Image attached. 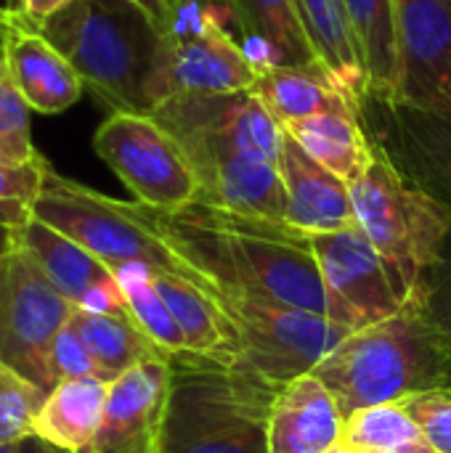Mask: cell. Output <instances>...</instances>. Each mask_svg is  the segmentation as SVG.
<instances>
[{
	"label": "cell",
	"instance_id": "obj_1",
	"mask_svg": "<svg viewBox=\"0 0 451 453\" xmlns=\"http://www.w3.org/2000/svg\"><path fill=\"white\" fill-rule=\"evenodd\" d=\"M138 207L165 244L207 281L330 319L308 234L202 202L175 212Z\"/></svg>",
	"mask_w": 451,
	"mask_h": 453
},
{
	"label": "cell",
	"instance_id": "obj_2",
	"mask_svg": "<svg viewBox=\"0 0 451 453\" xmlns=\"http://www.w3.org/2000/svg\"><path fill=\"white\" fill-rule=\"evenodd\" d=\"M311 374L332 393L343 419L451 385L447 348L420 287L391 319L351 332Z\"/></svg>",
	"mask_w": 451,
	"mask_h": 453
},
{
	"label": "cell",
	"instance_id": "obj_3",
	"mask_svg": "<svg viewBox=\"0 0 451 453\" xmlns=\"http://www.w3.org/2000/svg\"><path fill=\"white\" fill-rule=\"evenodd\" d=\"M279 390L242 361L170 356L157 453H271L268 419Z\"/></svg>",
	"mask_w": 451,
	"mask_h": 453
},
{
	"label": "cell",
	"instance_id": "obj_4",
	"mask_svg": "<svg viewBox=\"0 0 451 453\" xmlns=\"http://www.w3.org/2000/svg\"><path fill=\"white\" fill-rule=\"evenodd\" d=\"M37 29L104 106L130 114L154 111L152 85L162 35L136 3L72 0Z\"/></svg>",
	"mask_w": 451,
	"mask_h": 453
},
{
	"label": "cell",
	"instance_id": "obj_5",
	"mask_svg": "<svg viewBox=\"0 0 451 453\" xmlns=\"http://www.w3.org/2000/svg\"><path fill=\"white\" fill-rule=\"evenodd\" d=\"M359 228L383 257L401 303L439 263L451 236V210L407 178L375 143V159L351 183Z\"/></svg>",
	"mask_w": 451,
	"mask_h": 453
},
{
	"label": "cell",
	"instance_id": "obj_6",
	"mask_svg": "<svg viewBox=\"0 0 451 453\" xmlns=\"http://www.w3.org/2000/svg\"><path fill=\"white\" fill-rule=\"evenodd\" d=\"M32 218L61 231L112 271L141 263L157 273H175L207 284L186 260H181L165 239L149 226L138 202L104 196L82 183H74L48 167L40 194L29 204Z\"/></svg>",
	"mask_w": 451,
	"mask_h": 453
},
{
	"label": "cell",
	"instance_id": "obj_7",
	"mask_svg": "<svg viewBox=\"0 0 451 453\" xmlns=\"http://www.w3.org/2000/svg\"><path fill=\"white\" fill-rule=\"evenodd\" d=\"M210 292L237 329L239 361L276 388L311 374L316 364L351 334L348 326H340L327 316L260 295L213 281Z\"/></svg>",
	"mask_w": 451,
	"mask_h": 453
},
{
	"label": "cell",
	"instance_id": "obj_8",
	"mask_svg": "<svg viewBox=\"0 0 451 453\" xmlns=\"http://www.w3.org/2000/svg\"><path fill=\"white\" fill-rule=\"evenodd\" d=\"M186 151L194 173L223 157L279 165L287 130L250 93L173 96L152 114Z\"/></svg>",
	"mask_w": 451,
	"mask_h": 453
},
{
	"label": "cell",
	"instance_id": "obj_9",
	"mask_svg": "<svg viewBox=\"0 0 451 453\" xmlns=\"http://www.w3.org/2000/svg\"><path fill=\"white\" fill-rule=\"evenodd\" d=\"M93 149L149 210L175 212L199 199V180L186 151L152 114L112 111L98 125Z\"/></svg>",
	"mask_w": 451,
	"mask_h": 453
},
{
	"label": "cell",
	"instance_id": "obj_10",
	"mask_svg": "<svg viewBox=\"0 0 451 453\" xmlns=\"http://www.w3.org/2000/svg\"><path fill=\"white\" fill-rule=\"evenodd\" d=\"M72 313L74 305L48 281L35 257L16 244L0 273V361L45 395L56 388L51 350Z\"/></svg>",
	"mask_w": 451,
	"mask_h": 453
},
{
	"label": "cell",
	"instance_id": "obj_11",
	"mask_svg": "<svg viewBox=\"0 0 451 453\" xmlns=\"http://www.w3.org/2000/svg\"><path fill=\"white\" fill-rule=\"evenodd\" d=\"M311 250L330 300V321L356 332L391 319L401 308L388 268L359 223L311 234Z\"/></svg>",
	"mask_w": 451,
	"mask_h": 453
},
{
	"label": "cell",
	"instance_id": "obj_12",
	"mask_svg": "<svg viewBox=\"0 0 451 453\" xmlns=\"http://www.w3.org/2000/svg\"><path fill=\"white\" fill-rule=\"evenodd\" d=\"M396 93L391 101L451 111V0H393Z\"/></svg>",
	"mask_w": 451,
	"mask_h": 453
},
{
	"label": "cell",
	"instance_id": "obj_13",
	"mask_svg": "<svg viewBox=\"0 0 451 453\" xmlns=\"http://www.w3.org/2000/svg\"><path fill=\"white\" fill-rule=\"evenodd\" d=\"M362 119L396 167L451 210V111H425L367 96Z\"/></svg>",
	"mask_w": 451,
	"mask_h": 453
},
{
	"label": "cell",
	"instance_id": "obj_14",
	"mask_svg": "<svg viewBox=\"0 0 451 453\" xmlns=\"http://www.w3.org/2000/svg\"><path fill=\"white\" fill-rule=\"evenodd\" d=\"M258 69L245 45L226 27L186 40H165L152 85L154 109L173 96H223L245 93L255 85ZM154 114V111H152Z\"/></svg>",
	"mask_w": 451,
	"mask_h": 453
},
{
	"label": "cell",
	"instance_id": "obj_15",
	"mask_svg": "<svg viewBox=\"0 0 451 453\" xmlns=\"http://www.w3.org/2000/svg\"><path fill=\"white\" fill-rule=\"evenodd\" d=\"M170 393V358L146 361L109 385L104 419L88 453H157Z\"/></svg>",
	"mask_w": 451,
	"mask_h": 453
},
{
	"label": "cell",
	"instance_id": "obj_16",
	"mask_svg": "<svg viewBox=\"0 0 451 453\" xmlns=\"http://www.w3.org/2000/svg\"><path fill=\"white\" fill-rule=\"evenodd\" d=\"M3 64L27 106L40 114L66 111L85 90V82L64 53L16 11L3 37Z\"/></svg>",
	"mask_w": 451,
	"mask_h": 453
},
{
	"label": "cell",
	"instance_id": "obj_17",
	"mask_svg": "<svg viewBox=\"0 0 451 453\" xmlns=\"http://www.w3.org/2000/svg\"><path fill=\"white\" fill-rule=\"evenodd\" d=\"M279 173L287 191V226L308 236L356 226L351 186L311 159L290 135L279 159Z\"/></svg>",
	"mask_w": 451,
	"mask_h": 453
},
{
	"label": "cell",
	"instance_id": "obj_18",
	"mask_svg": "<svg viewBox=\"0 0 451 453\" xmlns=\"http://www.w3.org/2000/svg\"><path fill=\"white\" fill-rule=\"evenodd\" d=\"M343 414L338 401L314 374L284 385L271 406L268 451L327 453L343 443Z\"/></svg>",
	"mask_w": 451,
	"mask_h": 453
},
{
	"label": "cell",
	"instance_id": "obj_19",
	"mask_svg": "<svg viewBox=\"0 0 451 453\" xmlns=\"http://www.w3.org/2000/svg\"><path fill=\"white\" fill-rule=\"evenodd\" d=\"M250 93L279 119L282 127L327 111H364V104L354 93H348L322 64H282L260 72Z\"/></svg>",
	"mask_w": 451,
	"mask_h": 453
},
{
	"label": "cell",
	"instance_id": "obj_20",
	"mask_svg": "<svg viewBox=\"0 0 451 453\" xmlns=\"http://www.w3.org/2000/svg\"><path fill=\"white\" fill-rule=\"evenodd\" d=\"M154 287L183 332L186 353L226 361V364L239 361L237 329L226 316V311L221 308V303L213 297L210 281L199 284L186 276L154 271Z\"/></svg>",
	"mask_w": 451,
	"mask_h": 453
},
{
	"label": "cell",
	"instance_id": "obj_21",
	"mask_svg": "<svg viewBox=\"0 0 451 453\" xmlns=\"http://www.w3.org/2000/svg\"><path fill=\"white\" fill-rule=\"evenodd\" d=\"M109 382L98 377H77L58 382L43 401L32 438L58 453H88L98 435Z\"/></svg>",
	"mask_w": 451,
	"mask_h": 453
},
{
	"label": "cell",
	"instance_id": "obj_22",
	"mask_svg": "<svg viewBox=\"0 0 451 453\" xmlns=\"http://www.w3.org/2000/svg\"><path fill=\"white\" fill-rule=\"evenodd\" d=\"M19 244L35 257L48 281L74 305L80 308L98 287L114 279V271L90 255L85 247L51 228L48 223L29 218L19 226Z\"/></svg>",
	"mask_w": 451,
	"mask_h": 453
},
{
	"label": "cell",
	"instance_id": "obj_23",
	"mask_svg": "<svg viewBox=\"0 0 451 453\" xmlns=\"http://www.w3.org/2000/svg\"><path fill=\"white\" fill-rule=\"evenodd\" d=\"M287 135L322 167L348 186L364 175L375 159V141L356 111H327L284 125Z\"/></svg>",
	"mask_w": 451,
	"mask_h": 453
},
{
	"label": "cell",
	"instance_id": "obj_24",
	"mask_svg": "<svg viewBox=\"0 0 451 453\" xmlns=\"http://www.w3.org/2000/svg\"><path fill=\"white\" fill-rule=\"evenodd\" d=\"M298 11L319 64L362 104L369 96L367 69L343 0H298Z\"/></svg>",
	"mask_w": 451,
	"mask_h": 453
},
{
	"label": "cell",
	"instance_id": "obj_25",
	"mask_svg": "<svg viewBox=\"0 0 451 453\" xmlns=\"http://www.w3.org/2000/svg\"><path fill=\"white\" fill-rule=\"evenodd\" d=\"M69 321L93 358L96 377L109 385L146 361L170 358L130 316H104L74 308Z\"/></svg>",
	"mask_w": 451,
	"mask_h": 453
},
{
	"label": "cell",
	"instance_id": "obj_26",
	"mask_svg": "<svg viewBox=\"0 0 451 453\" xmlns=\"http://www.w3.org/2000/svg\"><path fill=\"white\" fill-rule=\"evenodd\" d=\"M234 24L242 37L266 40L292 66L319 64L311 40L306 35L298 0H234Z\"/></svg>",
	"mask_w": 451,
	"mask_h": 453
},
{
	"label": "cell",
	"instance_id": "obj_27",
	"mask_svg": "<svg viewBox=\"0 0 451 453\" xmlns=\"http://www.w3.org/2000/svg\"><path fill=\"white\" fill-rule=\"evenodd\" d=\"M343 3L362 50L369 96L391 101L396 93L393 0H343Z\"/></svg>",
	"mask_w": 451,
	"mask_h": 453
},
{
	"label": "cell",
	"instance_id": "obj_28",
	"mask_svg": "<svg viewBox=\"0 0 451 453\" xmlns=\"http://www.w3.org/2000/svg\"><path fill=\"white\" fill-rule=\"evenodd\" d=\"M343 446L354 453H436L401 403H380L351 414L343 425Z\"/></svg>",
	"mask_w": 451,
	"mask_h": 453
},
{
	"label": "cell",
	"instance_id": "obj_29",
	"mask_svg": "<svg viewBox=\"0 0 451 453\" xmlns=\"http://www.w3.org/2000/svg\"><path fill=\"white\" fill-rule=\"evenodd\" d=\"M128 311L133 316V321L167 353V356H178L186 353V340L181 326L175 324L167 303L162 300V295L154 287V271L149 265L141 263H130L114 271Z\"/></svg>",
	"mask_w": 451,
	"mask_h": 453
},
{
	"label": "cell",
	"instance_id": "obj_30",
	"mask_svg": "<svg viewBox=\"0 0 451 453\" xmlns=\"http://www.w3.org/2000/svg\"><path fill=\"white\" fill-rule=\"evenodd\" d=\"M43 401L45 393L37 385L0 361V449L21 446L32 438Z\"/></svg>",
	"mask_w": 451,
	"mask_h": 453
},
{
	"label": "cell",
	"instance_id": "obj_31",
	"mask_svg": "<svg viewBox=\"0 0 451 453\" xmlns=\"http://www.w3.org/2000/svg\"><path fill=\"white\" fill-rule=\"evenodd\" d=\"M32 109L13 88L5 64L0 66V162L11 167L37 165L45 157L32 143Z\"/></svg>",
	"mask_w": 451,
	"mask_h": 453
},
{
	"label": "cell",
	"instance_id": "obj_32",
	"mask_svg": "<svg viewBox=\"0 0 451 453\" xmlns=\"http://www.w3.org/2000/svg\"><path fill=\"white\" fill-rule=\"evenodd\" d=\"M436 453H451V385L399 401Z\"/></svg>",
	"mask_w": 451,
	"mask_h": 453
},
{
	"label": "cell",
	"instance_id": "obj_33",
	"mask_svg": "<svg viewBox=\"0 0 451 453\" xmlns=\"http://www.w3.org/2000/svg\"><path fill=\"white\" fill-rule=\"evenodd\" d=\"M48 167V159L24 167H11L0 162V215L24 223L29 218V204L40 194Z\"/></svg>",
	"mask_w": 451,
	"mask_h": 453
},
{
	"label": "cell",
	"instance_id": "obj_34",
	"mask_svg": "<svg viewBox=\"0 0 451 453\" xmlns=\"http://www.w3.org/2000/svg\"><path fill=\"white\" fill-rule=\"evenodd\" d=\"M420 292L423 300L431 311L433 324L439 326V334L444 340L447 348V358H449V377H451V236L439 257V263L420 279Z\"/></svg>",
	"mask_w": 451,
	"mask_h": 453
},
{
	"label": "cell",
	"instance_id": "obj_35",
	"mask_svg": "<svg viewBox=\"0 0 451 453\" xmlns=\"http://www.w3.org/2000/svg\"><path fill=\"white\" fill-rule=\"evenodd\" d=\"M51 374L53 382H64V380H77V377H96V366L93 358L80 337V332L72 326V321L61 329V334L53 342L51 350Z\"/></svg>",
	"mask_w": 451,
	"mask_h": 453
},
{
	"label": "cell",
	"instance_id": "obj_36",
	"mask_svg": "<svg viewBox=\"0 0 451 453\" xmlns=\"http://www.w3.org/2000/svg\"><path fill=\"white\" fill-rule=\"evenodd\" d=\"M130 3H136L154 21V27L159 29V35H165L167 27H170V21H173V16L178 13V8L186 0H130Z\"/></svg>",
	"mask_w": 451,
	"mask_h": 453
},
{
	"label": "cell",
	"instance_id": "obj_37",
	"mask_svg": "<svg viewBox=\"0 0 451 453\" xmlns=\"http://www.w3.org/2000/svg\"><path fill=\"white\" fill-rule=\"evenodd\" d=\"M72 0H21V5L16 8V13L29 21L32 27L43 24L45 19H51L53 13H58L64 5H69Z\"/></svg>",
	"mask_w": 451,
	"mask_h": 453
},
{
	"label": "cell",
	"instance_id": "obj_38",
	"mask_svg": "<svg viewBox=\"0 0 451 453\" xmlns=\"http://www.w3.org/2000/svg\"><path fill=\"white\" fill-rule=\"evenodd\" d=\"M19 226H21V223H16V220L0 215V273H3V268H5L11 252H13L16 244H19Z\"/></svg>",
	"mask_w": 451,
	"mask_h": 453
},
{
	"label": "cell",
	"instance_id": "obj_39",
	"mask_svg": "<svg viewBox=\"0 0 451 453\" xmlns=\"http://www.w3.org/2000/svg\"><path fill=\"white\" fill-rule=\"evenodd\" d=\"M19 453H58L56 449H51V446H45L43 441H37V438H29V441H24L21 446H19Z\"/></svg>",
	"mask_w": 451,
	"mask_h": 453
},
{
	"label": "cell",
	"instance_id": "obj_40",
	"mask_svg": "<svg viewBox=\"0 0 451 453\" xmlns=\"http://www.w3.org/2000/svg\"><path fill=\"white\" fill-rule=\"evenodd\" d=\"M11 16H13V11L8 5H0V56H3V37H5V29H8Z\"/></svg>",
	"mask_w": 451,
	"mask_h": 453
},
{
	"label": "cell",
	"instance_id": "obj_41",
	"mask_svg": "<svg viewBox=\"0 0 451 453\" xmlns=\"http://www.w3.org/2000/svg\"><path fill=\"white\" fill-rule=\"evenodd\" d=\"M210 3H215V5H221L223 11H229V13L234 16V0H210Z\"/></svg>",
	"mask_w": 451,
	"mask_h": 453
},
{
	"label": "cell",
	"instance_id": "obj_42",
	"mask_svg": "<svg viewBox=\"0 0 451 453\" xmlns=\"http://www.w3.org/2000/svg\"><path fill=\"white\" fill-rule=\"evenodd\" d=\"M327 453H354V451H351L348 446H343V443H340V446H335L332 451H327Z\"/></svg>",
	"mask_w": 451,
	"mask_h": 453
},
{
	"label": "cell",
	"instance_id": "obj_43",
	"mask_svg": "<svg viewBox=\"0 0 451 453\" xmlns=\"http://www.w3.org/2000/svg\"><path fill=\"white\" fill-rule=\"evenodd\" d=\"M5 5H8L11 11H16V8L21 5V0H5Z\"/></svg>",
	"mask_w": 451,
	"mask_h": 453
},
{
	"label": "cell",
	"instance_id": "obj_44",
	"mask_svg": "<svg viewBox=\"0 0 451 453\" xmlns=\"http://www.w3.org/2000/svg\"><path fill=\"white\" fill-rule=\"evenodd\" d=\"M0 453H19V446H3Z\"/></svg>",
	"mask_w": 451,
	"mask_h": 453
},
{
	"label": "cell",
	"instance_id": "obj_45",
	"mask_svg": "<svg viewBox=\"0 0 451 453\" xmlns=\"http://www.w3.org/2000/svg\"><path fill=\"white\" fill-rule=\"evenodd\" d=\"M0 66H3V56H0Z\"/></svg>",
	"mask_w": 451,
	"mask_h": 453
},
{
	"label": "cell",
	"instance_id": "obj_46",
	"mask_svg": "<svg viewBox=\"0 0 451 453\" xmlns=\"http://www.w3.org/2000/svg\"><path fill=\"white\" fill-rule=\"evenodd\" d=\"M383 453H396V451H383Z\"/></svg>",
	"mask_w": 451,
	"mask_h": 453
}]
</instances>
